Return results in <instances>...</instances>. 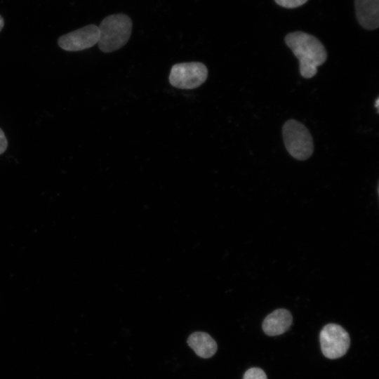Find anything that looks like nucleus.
<instances>
[{"instance_id": "7", "label": "nucleus", "mask_w": 379, "mask_h": 379, "mask_svg": "<svg viewBox=\"0 0 379 379\" xmlns=\"http://www.w3.org/2000/svg\"><path fill=\"white\" fill-rule=\"evenodd\" d=\"M357 19L364 29L372 30L379 25V0H354Z\"/></svg>"}, {"instance_id": "10", "label": "nucleus", "mask_w": 379, "mask_h": 379, "mask_svg": "<svg viewBox=\"0 0 379 379\" xmlns=\"http://www.w3.org/2000/svg\"><path fill=\"white\" fill-rule=\"evenodd\" d=\"M243 379H267L263 370L260 368H251L248 369Z\"/></svg>"}, {"instance_id": "4", "label": "nucleus", "mask_w": 379, "mask_h": 379, "mask_svg": "<svg viewBox=\"0 0 379 379\" xmlns=\"http://www.w3.org/2000/svg\"><path fill=\"white\" fill-rule=\"evenodd\" d=\"M208 69L199 62H181L174 65L169 74L170 84L180 89H194L205 82Z\"/></svg>"}, {"instance_id": "13", "label": "nucleus", "mask_w": 379, "mask_h": 379, "mask_svg": "<svg viewBox=\"0 0 379 379\" xmlns=\"http://www.w3.org/2000/svg\"><path fill=\"white\" fill-rule=\"evenodd\" d=\"M4 25V20L2 16L0 15V32L3 29Z\"/></svg>"}, {"instance_id": "8", "label": "nucleus", "mask_w": 379, "mask_h": 379, "mask_svg": "<svg viewBox=\"0 0 379 379\" xmlns=\"http://www.w3.org/2000/svg\"><path fill=\"white\" fill-rule=\"evenodd\" d=\"M293 317L286 309H278L268 314L263 321L262 329L270 336L281 335L291 326Z\"/></svg>"}, {"instance_id": "5", "label": "nucleus", "mask_w": 379, "mask_h": 379, "mask_svg": "<svg viewBox=\"0 0 379 379\" xmlns=\"http://www.w3.org/2000/svg\"><path fill=\"white\" fill-rule=\"evenodd\" d=\"M319 338L322 353L331 359L343 357L350 347L348 333L335 324L326 325L320 332Z\"/></svg>"}, {"instance_id": "12", "label": "nucleus", "mask_w": 379, "mask_h": 379, "mask_svg": "<svg viewBox=\"0 0 379 379\" xmlns=\"http://www.w3.org/2000/svg\"><path fill=\"white\" fill-rule=\"evenodd\" d=\"M8 141L4 133L0 128V154H3L7 149Z\"/></svg>"}, {"instance_id": "6", "label": "nucleus", "mask_w": 379, "mask_h": 379, "mask_svg": "<svg viewBox=\"0 0 379 379\" xmlns=\"http://www.w3.org/2000/svg\"><path fill=\"white\" fill-rule=\"evenodd\" d=\"M99 29L95 25H88L61 36L58 46L67 51H79L98 44Z\"/></svg>"}, {"instance_id": "1", "label": "nucleus", "mask_w": 379, "mask_h": 379, "mask_svg": "<svg viewBox=\"0 0 379 379\" xmlns=\"http://www.w3.org/2000/svg\"><path fill=\"white\" fill-rule=\"evenodd\" d=\"M285 42L298 59L300 73L304 78L313 77L317 72V67L326 60L324 46L311 34L301 31L291 32L286 36Z\"/></svg>"}, {"instance_id": "3", "label": "nucleus", "mask_w": 379, "mask_h": 379, "mask_svg": "<svg viewBox=\"0 0 379 379\" xmlns=\"http://www.w3.org/2000/svg\"><path fill=\"white\" fill-rule=\"evenodd\" d=\"M283 139L288 152L298 160H306L313 153L314 143L308 129L295 119L288 120L282 128Z\"/></svg>"}, {"instance_id": "14", "label": "nucleus", "mask_w": 379, "mask_h": 379, "mask_svg": "<svg viewBox=\"0 0 379 379\" xmlns=\"http://www.w3.org/2000/svg\"><path fill=\"white\" fill-rule=\"evenodd\" d=\"M379 99L378 98L375 100V107L377 108V112H378Z\"/></svg>"}, {"instance_id": "9", "label": "nucleus", "mask_w": 379, "mask_h": 379, "mask_svg": "<svg viewBox=\"0 0 379 379\" xmlns=\"http://www.w3.org/2000/svg\"><path fill=\"white\" fill-rule=\"evenodd\" d=\"M188 345L194 352L202 358H210L217 350L215 341L208 333L195 332L187 339Z\"/></svg>"}, {"instance_id": "11", "label": "nucleus", "mask_w": 379, "mask_h": 379, "mask_svg": "<svg viewBox=\"0 0 379 379\" xmlns=\"http://www.w3.org/2000/svg\"><path fill=\"white\" fill-rule=\"evenodd\" d=\"M280 6L287 8H294L299 7L306 3L308 0H274Z\"/></svg>"}, {"instance_id": "2", "label": "nucleus", "mask_w": 379, "mask_h": 379, "mask_svg": "<svg viewBox=\"0 0 379 379\" xmlns=\"http://www.w3.org/2000/svg\"><path fill=\"white\" fill-rule=\"evenodd\" d=\"M98 47L104 53H111L123 47L130 39L132 20L123 13L105 18L99 27Z\"/></svg>"}]
</instances>
